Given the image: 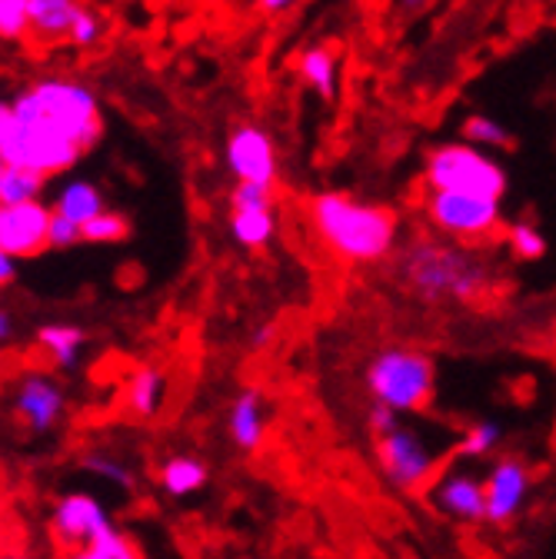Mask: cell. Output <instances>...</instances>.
<instances>
[{
	"label": "cell",
	"instance_id": "obj_1",
	"mask_svg": "<svg viewBox=\"0 0 556 559\" xmlns=\"http://www.w3.org/2000/svg\"><path fill=\"white\" fill-rule=\"evenodd\" d=\"M397 273L424 304H476L494 287V266L480 253L447 240H413L397 253Z\"/></svg>",
	"mask_w": 556,
	"mask_h": 559
},
{
	"label": "cell",
	"instance_id": "obj_2",
	"mask_svg": "<svg viewBox=\"0 0 556 559\" xmlns=\"http://www.w3.org/2000/svg\"><path fill=\"white\" fill-rule=\"evenodd\" d=\"M310 221L323 247L351 263L383 260L400 240V221L393 210L340 190H323L310 200Z\"/></svg>",
	"mask_w": 556,
	"mask_h": 559
},
{
	"label": "cell",
	"instance_id": "obj_3",
	"mask_svg": "<svg viewBox=\"0 0 556 559\" xmlns=\"http://www.w3.org/2000/svg\"><path fill=\"white\" fill-rule=\"evenodd\" d=\"M11 104H14V114L21 120L47 123L60 136L74 140L84 154L91 147H97L100 136H104L97 94L81 81L44 78V81H34L27 91H21Z\"/></svg>",
	"mask_w": 556,
	"mask_h": 559
},
{
	"label": "cell",
	"instance_id": "obj_4",
	"mask_svg": "<svg viewBox=\"0 0 556 559\" xmlns=\"http://www.w3.org/2000/svg\"><path fill=\"white\" fill-rule=\"evenodd\" d=\"M367 390L377 403L393 406L397 413H416L434 400L437 370L427 354L413 346H383L367 364Z\"/></svg>",
	"mask_w": 556,
	"mask_h": 559
},
{
	"label": "cell",
	"instance_id": "obj_5",
	"mask_svg": "<svg viewBox=\"0 0 556 559\" xmlns=\"http://www.w3.org/2000/svg\"><path fill=\"white\" fill-rule=\"evenodd\" d=\"M424 180L430 190H460L476 197L504 200L507 193V170L476 144H443L427 154Z\"/></svg>",
	"mask_w": 556,
	"mask_h": 559
},
{
	"label": "cell",
	"instance_id": "obj_6",
	"mask_svg": "<svg viewBox=\"0 0 556 559\" xmlns=\"http://www.w3.org/2000/svg\"><path fill=\"white\" fill-rule=\"evenodd\" d=\"M377 466L400 493H421L437 479L440 453L421 430L400 424L387 437H377Z\"/></svg>",
	"mask_w": 556,
	"mask_h": 559
},
{
	"label": "cell",
	"instance_id": "obj_7",
	"mask_svg": "<svg viewBox=\"0 0 556 559\" xmlns=\"http://www.w3.org/2000/svg\"><path fill=\"white\" fill-rule=\"evenodd\" d=\"M0 157L4 164H17V167H31L44 177H57L63 170H71L84 151L74 144V140L60 136L57 130H50L40 120H21L14 114V130L8 133V140L0 144Z\"/></svg>",
	"mask_w": 556,
	"mask_h": 559
},
{
	"label": "cell",
	"instance_id": "obj_8",
	"mask_svg": "<svg viewBox=\"0 0 556 559\" xmlns=\"http://www.w3.org/2000/svg\"><path fill=\"white\" fill-rule=\"evenodd\" d=\"M427 217L437 230L457 240H476L500 227V200L476 197L460 190H430L427 193Z\"/></svg>",
	"mask_w": 556,
	"mask_h": 559
},
{
	"label": "cell",
	"instance_id": "obj_9",
	"mask_svg": "<svg viewBox=\"0 0 556 559\" xmlns=\"http://www.w3.org/2000/svg\"><path fill=\"white\" fill-rule=\"evenodd\" d=\"M110 533H117V526H114L107 507L97 497H91V493H67V497H60L54 503L50 536L60 546V552L87 546V543L104 539Z\"/></svg>",
	"mask_w": 556,
	"mask_h": 559
},
{
	"label": "cell",
	"instance_id": "obj_10",
	"mask_svg": "<svg viewBox=\"0 0 556 559\" xmlns=\"http://www.w3.org/2000/svg\"><path fill=\"white\" fill-rule=\"evenodd\" d=\"M483 489H486V523L507 526L527 507V497L533 489V469L523 456H500L483 473Z\"/></svg>",
	"mask_w": 556,
	"mask_h": 559
},
{
	"label": "cell",
	"instance_id": "obj_11",
	"mask_svg": "<svg viewBox=\"0 0 556 559\" xmlns=\"http://www.w3.org/2000/svg\"><path fill=\"white\" fill-rule=\"evenodd\" d=\"M230 234L244 250H263L276 234L270 183L237 180L230 190Z\"/></svg>",
	"mask_w": 556,
	"mask_h": 559
},
{
	"label": "cell",
	"instance_id": "obj_12",
	"mask_svg": "<svg viewBox=\"0 0 556 559\" xmlns=\"http://www.w3.org/2000/svg\"><path fill=\"white\" fill-rule=\"evenodd\" d=\"M50 217L54 210L40 200L0 203V247L17 260H34L50 250Z\"/></svg>",
	"mask_w": 556,
	"mask_h": 559
},
{
	"label": "cell",
	"instance_id": "obj_13",
	"mask_svg": "<svg viewBox=\"0 0 556 559\" xmlns=\"http://www.w3.org/2000/svg\"><path fill=\"white\" fill-rule=\"evenodd\" d=\"M430 500L434 510L453 523H486V489L483 476L463 466L443 469L430 483Z\"/></svg>",
	"mask_w": 556,
	"mask_h": 559
},
{
	"label": "cell",
	"instance_id": "obj_14",
	"mask_svg": "<svg viewBox=\"0 0 556 559\" xmlns=\"http://www.w3.org/2000/svg\"><path fill=\"white\" fill-rule=\"evenodd\" d=\"M227 167L237 180H253V183H270L276 180V151L273 140L263 127L257 123H237L227 136Z\"/></svg>",
	"mask_w": 556,
	"mask_h": 559
},
{
	"label": "cell",
	"instance_id": "obj_15",
	"mask_svg": "<svg viewBox=\"0 0 556 559\" xmlns=\"http://www.w3.org/2000/svg\"><path fill=\"white\" fill-rule=\"evenodd\" d=\"M63 406H67L63 390L47 373H27L17 383L14 409L21 416V424H27L31 433H50L60 424Z\"/></svg>",
	"mask_w": 556,
	"mask_h": 559
},
{
	"label": "cell",
	"instance_id": "obj_16",
	"mask_svg": "<svg viewBox=\"0 0 556 559\" xmlns=\"http://www.w3.org/2000/svg\"><path fill=\"white\" fill-rule=\"evenodd\" d=\"M227 437L237 450L244 453H257L263 437H267V406H263V393L247 386L230 400L227 409Z\"/></svg>",
	"mask_w": 556,
	"mask_h": 559
},
{
	"label": "cell",
	"instance_id": "obj_17",
	"mask_svg": "<svg viewBox=\"0 0 556 559\" xmlns=\"http://www.w3.org/2000/svg\"><path fill=\"white\" fill-rule=\"evenodd\" d=\"M81 11V0H31V37L40 44L67 40Z\"/></svg>",
	"mask_w": 556,
	"mask_h": 559
},
{
	"label": "cell",
	"instance_id": "obj_18",
	"mask_svg": "<svg viewBox=\"0 0 556 559\" xmlns=\"http://www.w3.org/2000/svg\"><path fill=\"white\" fill-rule=\"evenodd\" d=\"M164 396H167V377L161 367H137L123 390L127 409L141 419H154L164 409Z\"/></svg>",
	"mask_w": 556,
	"mask_h": 559
},
{
	"label": "cell",
	"instance_id": "obj_19",
	"mask_svg": "<svg viewBox=\"0 0 556 559\" xmlns=\"http://www.w3.org/2000/svg\"><path fill=\"white\" fill-rule=\"evenodd\" d=\"M297 74L300 81L320 97V100H333L336 97V81H340V60L327 44H310L300 57H297Z\"/></svg>",
	"mask_w": 556,
	"mask_h": 559
},
{
	"label": "cell",
	"instance_id": "obj_20",
	"mask_svg": "<svg viewBox=\"0 0 556 559\" xmlns=\"http://www.w3.org/2000/svg\"><path fill=\"white\" fill-rule=\"evenodd\" d=\"M87 333L74 323H44L37 330V346L54 360L57 370H74L84 357Z\"/></svg>",
	"mask_w": 556,
	"mask_h": 559
},
{
	"label": "cell",
	"instance_id": "obj_21",
	"mask_svg": "<svg viewBox=\"0 0 556 559\" xmlns=\"http://www.w3.org/2000/svg\"><path fill=\"white\" fill-rule=\"evenodd\" d=\"M211 479V469L203 466V460L184 453V456H170L164 466H161V489L170 497V500H187L193 493L206 486Z\"/></svg>",
	"mask_w": 556,
	"mask_h": 559
},
{
	"label": "cell",
	"instance_id": "obj_22",
	"mask_svg": "<svg viewBox=\"0 0 556 559\" xmlns=\"http://www.w3.org/2000/svg\"><path fill=\"white\" fill-rule=\"evenodd\" d=\"M54 210L84 227L91 217H97L100 210H107V206H104V193L97 190V183H91V180H67L60 187L57 200H54Z\"/></svg>",
	"mask_w": 556,
	"mask_h": 559
},
{
	"label": "cell",
	"instance_id": "obj_23",
	"mask_svg": "<svg viewBox=\"0 0 556 559\" xmlns=\"http://www.w3.org/2000/svg\"><path fill=\"white\" fill-rule=\"evenodd\" d=\"M504 443V427L497 424V419H476V424H470L460 440H457V456L460 460H486L494 456Z\"/></svg>",
	"mask_w": 556,
	"mask_h": 559
},
{
	"label": "cell",
	"instance_id": "obj_24",
	"mask_svg": "<svg viewBox=\"0 0 556 559\" xmlns=\"http://www.w3.org/2000/svg\"><path fill=\"white\" fill-rule=\"evenodd\" d=\"M460 136L466 140V144H476V147H483V151H510V147L517 144L513 133H510L500 120L486 117V114L466 117L463 127H460Z\"/></svg>",
	"mask_w": 556,
	"mask_h": 559
},
{
	"label": "cell",
	"instance_id": "obj_25",
	"mask_svg": "<svg viewBox=\"0 0 556 559\" xmlns=\"http://www.w3.org/2000/svg\"><path fill=\"white\" fill-rule=\"evenodd\" d=\"M47 177L31 170V167H17L8 164L4 177H0V203H24V200H40Z\"/></svg>",
	"mask_w": 556,
	"mask_h": 559
},
{
	"label": "cell",
	"instance_id": "obj_26",
	"mask_svg": "<svg viewBox=\"0 0 556 559\" xmlns=\"http://www.w3.org/2000/svg\"><path fill=\"white\" fill-rule=\"evenodd\" d=\"M63 559H144L141 556V546H137L130 536H123L120 530L104 536V539H94L87 546H78V549H67Z\"/></svg>",
	"mask_w": 556,
	"mask_h": 559
},
{
	"label": "cell",
	"instance_id": "obj_27",
	"mask_svg": "<svg viewBox=\"0 0 556 559\" xmlns=\"http://www.w3.org/2000/svg\"><path fill=\"white\" fill-rule=\"evenodd\" d=\"M81 466H84L91 476H97V479H104V483H114V486H120V489H133V486H137V473H133L120 456H114V453L91 450V453L81 460Z\"/></svg>",
	"mask_w": 556,
	"mask_h": 559
},
{
	"label": "cell",
	"instance_id": "obj_28",
	"mask_svg": "<svg viewBox=\"0 0 556 559\" xmlns=\"http://www.w3.org/2000/svg\"><path fill=\"white\" fill-rule=\"evenodd\" d=\"M130 237V221L117 210H100L97 217L84 224V243H100V247H117Z\"/></svg>",
	"mask_w": 556,
	"mask_h": 559
},
{
	"label": "cell",
	"instance_id": "obj_29",
	"mask_svg": "<svg viewBox=\"0 0 556 559\" xmlns=\"http://www.w3.org/2000/svg\"><path fill=\"white\" fill-rule=\"evenodd\" d=\"M507 247L513 250V257L533 263V260H543V257H546V247H549V243H546V237L540 234L536 224H530V221H513V224L507 227Z\"/></svg>",
	"mask_w": 556,
	"mask_h": 559
},
{
	"label": "cell",
	"instance_id": "obj_30",
	"mask_svg": "<svg viewBox=\"0 0 556 559\" xmlns=\"http://www.w3.org/2000/svg\"><path fill=\"white\" fill-rule=\"evenodd\" d=\"M31 34V0H0V40Z\"/></svg>",
	"mask_w": 556,
	"mask_h": 559
},
{
	"label": "cell",
	"instance_id": "obj_31",
	"mask_svg": "<svg viewBox=\"0 0 556 559\" xmlns=\"http://www.w3.org/2000/svg\"><path fill=\"white\" fill-rule=\"evenodd\" d=\"M100 37H104V21H100V14H94L91 8H84V11L78 14L74 27H71V37H67V44H74V47L87 50V47H97Z\"/></svg>",
	"mask_w": 556,
	"mask_h": 559
},
{
	"label": "cell",
	"instance_id": "obj_32",
	"mask_svg": "<svg viewBox=\"0 0 556 559\" xmlns=\"http://www.w3.org/2000/svg\"><path fill=\"white\" fill-rule=\"evenodd\" d=\"M47 240H50V250H71V247L84 243V227H81L78 221L63 217V214H57V210H54Z\"/></svg>",
	"mask_w": 556,
	"mask_h": 559
},
{
	"label": "cell",
	"instance_id": "obj_33",
	"mask_svg": "<svg viewBox=\"0 0 556 559\" xmlns=\"http://www.w3.org/2000/svg\"><path fill=\"white\" fill-rule=\"evenodd\" d=\"M400 424H403V413H397L393 406L374 400V406H370V413H367V427H370L374 437H387V433L397 430Z\"/></svg>",
	"mask_w": 556,
	"mask_h": 559
},
{
	"label": "cell",
	"instance_id": "obj_34",
	"mask_svg": "<svg viewBox=\"0 0 556 559\" xmlns=\"http://www.w3.org/2000/svg\"><path fill=\"white\" fill-rule=\"evenodd\" d=\"M14 276H17V257H11L4 247H0V287L14 284Z\"/></svg>",
	"mask_w": 556,
	"mask_h": 559
},
{
	"label": "cell",
	"instance_id": "obj_35",
	"mask_svg": "<svg viewBox=\"0 0 556 559\" xmlns=\"http://www.w3.org/2000/svg\"><path fill=\"white\" fill-rule=\"evenodd\" d=\"M11 130H14V104L11 100H0V144H4Z\"/></svg>",
	"mask_w": 556,
	"mask_h": 559
},
{
	"label": "cell",
	"instance_id": "obj_36",
	"mask_svg": "<svg viewBox=\"0 0 556 559\" xmlns=\"http://www.w3.org/2000/svg\"><path fill=\"white\" fill-rule=\"evenodd\" d=\"M297 4V0H257V8L263 11V14H284V11H291Z\"/></svg>",
	"mask_w": 556,
	"mask_h": 559
},
{
	"label": "cell",
	"instance_id": "obj_37",
	"mask_svg": "<svg viewBox=\"0 0 556 559\" xmlns=\"http://www.w3.org/2000/svg\"><path fill=\"white\" fill-rule=\"evenodd\" d=\"M270 336H273V326L267 323V326H257L253 333H250V349H263L267 343H270Z\"/></svg>",
	"mask_w": 556,
	"mask_h": 559
},
{
	"label": "cell",
	"instance_id": "obj_38",
	"mask_svg": "<svg viewBox=\"0 0 556 559\" xmlns=\"http://www.w3.org/2000/svg\"><path fill=\"white\" fill-rule=\"evenodd\" d=\"M11 336H14V317L0 307V343H8Z\"/></svg>",
	"mask_w": 556,
	"mask_h": 559
},
{
	"label": "cell",
	"instance_id": "obj_39",
	"mask_svg": "<svg viewBox=\"0 0 556 559\" xmlns=\"http://www.w3.org/2000/svg\"><path fill=\"white\" fill-rule=\"evenodd\" d=\"M430 4V0H400V8L406 11V14H413V11H424Z\"/></svg>",
	"mask_w": 556,
	"mask_h": 559
},
{
	"label": "cell",
	"instance_id": "obj_40",
	"mask_svg": "<svg viewBox=\"0 0 556 559\" xmlns=\"http://www.w3.org/2000/svg\"><path fill=\"white\" fill-rule=\"evenodd\" d=\"M4 167H8V164H4V157H0V177H4Z\"/></svg>",
	"mask_w": 556,
	"mask_h": 559
}]
</instances>
